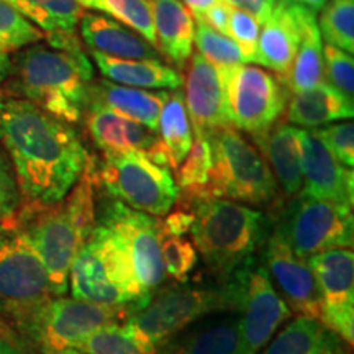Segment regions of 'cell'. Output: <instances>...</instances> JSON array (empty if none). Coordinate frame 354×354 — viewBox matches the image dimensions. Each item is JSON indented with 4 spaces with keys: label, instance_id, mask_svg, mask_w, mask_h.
Segmentation results:
<instances>
[{
    "label": "cell",
    "instance_id": "cell-1",
    "mask_svg": "<svg viewBox=\"0 0 354 354\" xmlns=\"http://www.w3.org/2000/svg\"><path fill=\"white\" fill-rule=\"evenodd\" d=\"M0 146L28 209L63 201L91 161L69 123L17 95H0Z\"/></svg>",
    "mask_w": 354,
    "mask_h": 354
},
{
    "label": "cell",
    "instance_id": "cell-2",
    "mask_svg": "<svg viewBox=\"0 0 354 354\" xmlns=\"http://www.w3.org/2000/svg\"><path fill=\"white\" fill-rule=\"evenodd\" d=\"M95 162L88 165L63 201L46 207H20L15 216L50 277L55 297L68 292L69 268L97 223Z\"/></svg>",
    "mask_w": 354,
    "mask_h": 354
},
{
    "label": "cell",
    "instance_id": "cell-3",
    "mask_svg": "<svg viewBox=\"0 0 354 354\" xmlns=\"http://www.w3.org/2000/svg\"><path fill=\"white\" fill-rule=\"evenodd\" d=\"M10 77L17 97L69 125L81 122L95 82L94 64L84 50H63L48 43L17 51Z\"/></svg>",
    "mask_w": 354,
    "mask_h": 354
},
{
    "label": "cell",
    "instance_id": "cell-4",
    "mask_svg": "<svg viewBox=\"0 0 354 354\" xmlns=\"http://www.w3.org/2000/svg\"><path fill=\"white\" fill-rule=\"evenodd\" d=\"M190 238L197 254L218 284L232 281L268 241L272 218L264 212L228 198H203L190 203Z\"/></svg>",
    "mask_w": 354,
    "mask_h": 354
},
{
    "label": "cell",
    "instance_id": "cell-5",
    "mask_svg": "<svg viewBox=\"0 0 354 354\" xmlns=\"http://www.w3.org/2000/svg\"><path fill=\"white\" fill-rule=\"evenodd\" d=\"M248 264L232 281L218 287H174L159 290L151 300L127 318L125 326L145 348L158 351L162 344L203 318L238 313L245 299Z\"/></svg>",
    "mask_w": 354,
    "mask_h": 354
},
{
    "label": "cell",
    "instance_id": "cell-6",
    "mask_svg": "<svg viewBox=\"0 0 354 354\" xmlns=\"http://www.w3.org/2000/svg\"><path fill=\"white\" fill-rule=\"evenodd\" d=\"M51 299L46 269L13 215L0 223V323L32 343L38 318Z\"/></svg>",
    "mask_w": 354,
    "mask_h": 354
},
{
    "label": "cell",
    "instance_id": "cell-7",
    "mask_svg": "<svg viewBox=\"0 0 354 354\" xmlns=\"http://www.w3.org/2000/svg\"><path fill=\"white\" fill-rule=\"evenodd\" d=\"M212 148L210 198H228L245 205H271L279 184L258 149L233 127L209 136Z\"/></svg>",
    "mask_w": 354,
    "mask_h": 354
},
{
    "label": "cell",
    "instance_id": "cell-8",
    "mask_svg": "<svg viewBox=\"0 0 354 354\" xmlns=\"http://www.w3.org/2000/svg\"><path fill=\"white\" fill-rule=\"evenodd\" d=\"M94 169L97 185L133 210L161 218L179 201V187L169 167L141 153H107Z\"/></svg>",
    "mask_w": 354,
    "mask_h": 354
},
{
    "label": "cell",
    "instance_id": "cell-9",
    "mask_svg": "<svg viewBox=\"0 0 354 354\" xmlns=\"http://www.w3.org/2000/svg\"><path fill=\"white\" fill-rule=\"evenodd\" d=\"M272 230L300 258L353 248V207L299 192L279 212Z\"/></svg>",
    "mask_w": 354,
    "mask_h": 354
},
{
    "label": "cell",
    "instance_id": "cell-10",
    "mask_svg": "<svg viewBox=\"0 0 354 354\" xmlns=\"http://www.w3.org/2000/svg\"><path fill=\"white\" fill-rule=\"evenodd\" d=\"M230 125L251 136L263 135L281 120L290 92L284 81L258 66L216 68Z\"/></svg>",
    "mask_w": 354,
    "mask_h": 354
},
{
    "label": "cell",
    "instance_id": "cell-11",
    "mask_svg": "<svg viewBox=\"0 0 354 354\" xmlns=\"http://www.w3.org/2000/svg\"><path fill=\"white\" fill-rule=\"evenodd\" d=\"M97 221L112 230L127 246L140 289L151 299L166 277L159 245L161 218L112 201L97 215Z\"/></svg>",
    "mask_w": 354,
    "mask_h": 354
},
{
    "label": "cell",
    "instance_id": "cell-12",
    "mask_svg": "<svg viewBox=\"0 0 354 354\" xmlns=\"http://www.w3.org/2000/svg\"><path fill=\"white\" fill-rule=\"evenodd\" d=\"M130 315L131 312L127 307L91 304L64 295L55 297L38 318L32 344L41 353L76 348L107 323L122 322Z\"/></svg>",
    "mask_w": 354,
    "mask_h": 354
},
{
    "label": "cell",
    "instance_id": "cell-13",
    "mask_svg": "<svg viewBox=\"0 0 354 354\" xmlns=\"http://www.w3.org/2000/svg\"><path fill=\"white\" fill-rule=\"evenodd\" d=\"M320 289V322L348 344L354 342V253L330 250L307 258Z\"/></svg>",
    "mask_w": 354,
    "mask_h": 354
},
{
    "label": "cell",
    "instance_id": "cell-14",
    "mask_svg": "<svg viewBox=\"0 0 354 354\" xmlns=\"http://www.w3.org/2000/svg\"><path fill=\"white\" fill-rule=\"evenodd\" d=\"M240 313V354H259L292 315L263 264L248 272Z\"/></svg>",
    "mask_w": 354,
    "mask_h": 354
},
{
    "label": "cell",
    "instance_id": "cell-15",
    "mask_svg": "<svg viewBox=\"0 0 354 354\" xmlns=\"http://www.w3.org/2000/svg\"><path fill=\"white\" fill-rule=\"evenodd\" d=\"M263 248V266L290 312L320 320V289L307 259L295 254L274 230Z\"/></svg>",
    "mask_w": 354,
    "mask_h": 354
},
{
    "label": "cell",
    "instance_id": "cell-16",
    "mask_svg": "<svg viewBox=\"0 0 354 354\" xmlns=\"http://www.w3.org/2000/svg\"><path fill=\"white\" fill-rule=\"evenodd\" d=\"M84 117L88 136L104 154L141 153L156 165L169 167L165 146L156 131L92 102L87 105Z\"/></svg>",
    "mask_w": 354,
    "mask_h": 354
},
{
    "label": "cell",
    "instance_id": "cell-17",
    "mask_svg": "<svg viewBox=\"0 0 354 354\" xmlns=\"http://www.w3.org/2000/svg\"><path fill=\"white\" fill-rule=\"evenodd\" d=\"M302 190L310 197L353 207L354 172L339 165L313 130L299 128Z\"/></svg>",
    "mask_w": 354,
    "mask_h": 354
},
{
    "label": "cell",
    "instance_id": "cell-18",
    "mask_svg": "<svg viewBox=\"0 0 354 354\" xmlns=\"http://www.w3.org/2000/svg\"><path fill=\"white\" fill-rule=\"evenodd\" d=\"M185 110H187L194 136L209 138L216 130L230 125L225 107L223 87L215 66L198 55L190 56L185 69Z\"/></svg>",
    "mask_w": 354,
    "mask_h": 354
},
{
    "label": "cell",
    "instance_id": "cell-19",
    "mask_svg": "<svg viewBox=\"0 0 354 354\" xmlns=\"http://www.w3.org/2000/svg\"><path fill=\"white\" fill-rule=\"evenodd\" d=\"M302 7L287 0H277L271 15L259 32L256 64L286 79L297 55L302 37Z\"/></svg>",
    "mask_w": 354,
    "mask_h": 354
},
{
    "label": "cell",
    "instance_id": "cell-20",
    "mask_svg": "<svg viewBox=\"0 0 354 354\" xmlns=\"http://www.w3.org/2000/svg\"><path fill=\"white\" fill-rule=\"evenodd\" d=\"M79 38L91 53H100L122 59H162L156 48L146 39L100 13L84 12L77 25Z\"/></svg>",
    "mask_w": 354,
    "mask_h": 354
},
{
    "label": "cell",
    "instance_id": "cell-21",
    "mask_svg": "<svg viewBox=\"0 0 354 354\" xmlns=\"http://www.w3.org/2000/svg\"><path fill=\"white\" fill-rule=\"evenodd\" d=\"M44 35L48 44L63 50H82L77 25L84 8L77 0H7Z\"/></svg>",
    "mask_w": 354,
    "mask_h": 354
},
{
    "label": "cell",
    "instance_id": "cell-22",
    "mask_svg": "<svg viewBox=\"0 0 354 354\" xmlns=\"http://www.w3.org/2000/svg\"><path fill=\"white\" fill-rule=\"evenodd\" d=\"M158 354H240V315L203 318L162 344Z\"/></svg>",
    "mask_w": 354,
    "mask_h": 354
},
{
    "label": "cell",
    "instance_id": "cell-23",
    "mask_svg": "<svg viewBox=\"0 0 354 354\" xmlns=\"http://www.w3.org/2000/svg\"><path fill=\"white\" fill-rule=\"evenodd\" d=\"M156 33L158 51L172 64L184 69L194 55L196 21L180 0H148Z\"/></svg>",
    "mask_w": 354,
    "mask_h": 354
},
{
    "label": "cell",
    "instance_id": "cell-24",
    "mask_svg": "<svg viewBox=\"0 0 354 354\" xmlns=\"http://www.w3.org/2000/svg\"><path fill=\"white\" fill-rule=\"evenodd\" d=\"M259 153L276 177L279 187L289 196H297L302 190V166H300L299 128L290 123L277 122L263 135L251 136Z\"/></svg>",
    "mask_w": 354,
    "mask_h": 354
},
{
    "label": "cell",
    "instance_id": "cell-25",
    "mask_svg": "<svg viewBox=\"0 0 354 354\" xmlns=\"http://www.w3.org/2000/svg\"><path fill=\"white\" fill-rule=\"evenodd\" d=\"M287 122L294 127L315 130L335 122L353 120V100L322 82L310 91L290 94L287 102Z\"/></svg>",
    "mask_w": 354,
    "mask_h": 354
},
{
    "label": "cell",
    "instance_id": "cell-26",
    "mask_svg": "<svg viewBox=\"0 0 354 354\" xmlns=\"http://www.w3.org/2000/svg\"><path fill=\"white\" fill-rule=\"evenodd\" d=\"M259 354H351V344L317 318L297 317Z\"/></svg>",
    "mask_w": 354,
    "mask_h": 354
},
{
    "label": "cell",
    "instance_id": "cell-27",
    "mask_svg": "<svg viewBox=\"0 0 354 354\" xmlns=\"http://www.w3.org/2000/svg\"><path fill=\"white\" fill-rule=\"evenodd\" d=\"M94 64L107 81L136 88L177 91L184 79L162 59H122L100 53H91Z\"/></svg>",
    "mask_w": 354,
    "mask_h": 354
},
{
    "label": "cell",
    "instance_id": "cell-28",
    "mask_svg": "<svg viewBox=\"0 0 354 354\" xmlns=\"http://www.w3.org/2000/svg\"><path fill=\"white\" fill-rule=\"evenodd\" d=\"M167 94L169 92H148L136 87L120 86V84L104 79L100 82H94L91 88L88 104L92 102V104L107 107L158 133L159 113H161Z\"/></svg>",
    "mask_w": 354,
    "mask_h": 354
},
{
    "label": "cell",
    "instance_id": "cell-29",
    "mask_svg": "<svg viewBox=\"0 0 354 354\" xmlns=\"http://www.w3.org/2000/svg\"><path fill=\"white\" fill-rule=\"evenodd\" d=\"M68 290L71 292V297L84 300V302L128 308L123 295L110 282L100 256L91 241L82 246L71 264Z\"/></svg>",
    "mask_w": 354,
    "mask_h": 354
},
{
    "label": "cell",
    "instance_id": "cell-30",
    "mask_svg": "<svg viewBox=\"0 0 354 354\" xmlns=\"http://www.w3.org/2000/svg\"><path fill=\"white\" fill-rule=\"evenodd\" d=\"M290 94L310 91L323 82V41L317 13L302 7V37L290 73L282 79Z\"/></svg>",
    "mask_w": 354,
    "mask_h": 354
},
{
    "label": "cell",
    "instance_id": "cell-31",
    "mask_svg": "<svg viewBox=\"0 0 354 354\" xmlns=\"http://www.w3.org/2000/svg\"><path fill=\"white\" fill-rule=\"evenodd\" d=\"M158 135L169 162V169L176 171L187 156L194 143V131L185 110L184 92L171 91L162 104L158 120Z\"/></svg>",
    "mask_w": 354,
    "mask_h": 354
},
{
    "label": "cell",
    "instance_id": "cell-32",
    "mask_svg": "<svg viewBox=\"0 0 354 354\" xmlns=\"http://www.w3.org/2000/svg\"><path fill=\"white\" fill-rule=\"evenodd\" d=\"M212 148L209 138L194 136L192 148L176 172V184L179 187V201L177 203L190 205V203L210 198L209 185L212 174Z\"/></svg>",
    "mask_w": 354,
    "mask_h": 354
},
{
    "label": "cell",
    "instance_id": "cell-33",
    "mask_svg": "<svg viewBox=\"0 0 354 354\" xmlns=\"http://www.w3.org/2000/svg\"><path fill=\"white\" fill-rule=\"evenodd\" d=\"M77 2L82 8L102 12L109 15V19L120 21L122 25L141 35L146 41L158 50L151 7H149L148 0H77Z\"/></svg>",
    "mask_w": 354,
    "mask_h": 354
},
{
    "label": "cell",
    "instance_id": "cell-34",
    "mask_svg": "<svg viewBox=\"0 0 354 354\" xmlns=\"http://www.w3.org/2000/svg\"><path fill=\"white\" fill-rule=\"evenodd\" d=\"M318 21L322 39L330 46L354 53V0H326Z\"/></svg>",
    "mask_w": 354,
    "mask_h": 354
},
{
    "label": "cell",
    "instance_id": "cell-35",
    "mask_svg": "<svg viewBox=\"0 0 354 354\" xmlns=\"http://www.w3.org/2000/svg\"><path fill=\"white\" fill-rule=\"evenodd\" d=\"M74 349L86 354H158V351L145 348L133 336L125 323L112 322L87 336Z\"/></svg>",
    "mask_w": 354,
    "mask_h": 354
},
{
    "label": "cell",
    "instance_id": "cell-36",
    "mask_svg": "<svg viewBox=\"0 0 354 354\" xmlns=\"http://www.w3.org/2000/svg\"><path fill=\"white\" fill-rule=\"evenodd\" d=\"M198 55L215 68H232L245 64L238 44L227 35H221L210 28L205 21L196 19V35H194Z\"/></svg>",
    "mask_w": 354,
    "mask_h": 354
},
{
    "label": "cell",
    "instance_id": "cell-37",
    "mask_svg": "<svg viewBox=\"0 0 354 354\" xmlns=\"http://www.w3.org/2000/svg\"><path fill=\"white\" fill-rule=\"evenodd\" d=\"M159 245H161V256L165 271L171 279L177 282H185L190 272L196 269L198 254L196 246L185 234H171L162 228L159 232Z\"/></svg>",
    "mask_w": 354,
    "mask_h": 354
},
{
    "label": "cell",
    "instance_id": "cell-38",
    "mask_svg": "<svg viewBox=\"0 0 354 354\" xmlns=\"http://www.w3.org/2000/svg\"><path fill=\"white\" fill-rule=\"evenodd\" d=\"M44 41V35L17 12L7 0H0V50L20 51Z\"/></svg>",
    "mask_w": 354,
    "mask_h": 354
},
{
    "label": "cell",
    "instance_id": "cell-39",
    "mask_svg": "<svg viewBox=\"0 0 354 354\" xmlns=\"http://www.w3.org/2000/svg\"><path fill=\"white\" fill-rule=\"evenodd\" d=\"M323 76L326 84L342 92L348 99L354 97V59L353 55L339 48L325 44L323 46Z\"/></svg>",
    "mask_w": 354,
    "mask_h": 354
},
{
    "label": "cell",
    "instance_id": "cell-40",
    "mask_svg": "<svg viewBox=\"0 0 354 354\" xmlns=\"http://www.w3.org/2000/svg\"><path fill=\"white\" fill-rule=\"evenodd\" d=\"M315 135L325 145L339 165L353 169L354 166V125L351 120L335 122L315 128Z\"/></svg>",
    "mask_w": 354,
    "mask_h": 354
},
{
    "label": "cell",
    "instance_id": "cell-41",
    "mask_svg": "<svg viewBox=\"0 0 354 354\" xmlns=\"http://www.w3.org/2000/svg\"><path fill=\"white\" fill-rule=\"evenodd\" d=\"M259 32L261 24L253 15L232 7L228 20V37L238 44L243 59H245V64L256 63Z\"/></svg>",
    "mask_w": 354,
    "mask_h": 354
},
{
    "label": "cell",
    "instance_id": "cell-42",
    "mask_svg": "<svg viewBox=\"0 0 354 354\" xmlns=\"http://www.w3.org/2000/svg\"><path fill=\"white\" fill-rule=\"evenodd\" d=\"M20 207L21 196L15 172H13L10 159L0 146V223L10 220L20 210Z\"/></svg>",
    "mask_w": 354,
    "mask_h": 354
},
{
    "label": "cell",
    "instance_id": "cell-43",
    "mask_svg": "<svg viewBox=\"0 0 354 354\" xmlns=\"http://www.w3.org/2000/svg\"><path fill=\"white\" fill-rule=\"evenodd\" d=\"M230 12H232V7L228 6L225 0H218L214 7H210L209 10L202 15V21H205L210 28H214L215 32L221 35H227L228 37V20H230Z\"/></svg>",
    "mask_w": 354,
    "mask_h": 354
},
{
    "label": "cell",
    "instance_id": "cell-44",
    "mask_svg": "<svg viewBox=\"0 0 354 354\" xmlns=\"http://www.w3.org/2000/svg\"><path fill=\"white\" fill-rule=\"evenodd\" d=\"M230 7L238 8V10L248 12L250 15H253L261 25L271 15L272 7L271 3H268L266 0H225Z\"/></svg>",
    "mask_w": 354,
    "mask_h": 354
},
{
    "label": "cell",
    "instance_id": "cell-45",
    "mask_svg": "<svg viewBox=\"0 0 354 354\" xmlns=\"http://www.w3.org/2000/svg\"><path fill=\"white\" fill-rule=\"evenodd\" d=\"M180 2L189 8V12H192L194 19H202L203 13L214 7L218 0H180Z\"/></svg>",
    "mask_w": 354,
    "mask_h": 354
},
{
    "label": "cell",
    "instance_id": "cell-46",
    "mask_svg": "<svg viewBox=\"0 0 354 354\" xmlns=\"http://www.w3.org/2000/svg\"><path fill=\"white\" fill-rule=\"evenodd\" d=\"M0 354H28L17 342L0 335Z\"/></svg>",
    "mask_w": 354,
    "mask_h": 354
},
{
    "label": "cell",
    "instance_id": "cell-47",
    "mask_svg": "<svg viewBox=\"0 0 354 354\" xmlns=\"http://www.w3.org/2000/svg\"><path fill=\"white\" fill-rule=\"evenodd\" d=\"M12 73V57L8 56V53L0 50V84H3L10 77Z\"/></svg>",
    "mask_w": 354,
    "mask_h": 354
},
{
    "label": "cell",
    "instance_id": "cell-48",
    "mask_svg": "<svg viewBox=\"0 0 354 354\" xmlns=\"http://www.w3.org/2000/svg\"><path fill=\"white\" fill-rule=\"evenodd\" d=\"M287 2L299 3V6L307 7V8H310V10H313V12L317 13V12L322 10L323 6H325V3H326V0H287Z\"/></svg>",
    "mask_w": 354,
    "mask_h": 354
},
{
    "label": "cell",
    "instance_id": "cell-49",
    "mask_svg": "<svg viewBox=\"0 0 354 354\" xmlns=\"http://www.w3.org/2000/svg\"><path fill=\"white\" fill-rule=\"evenodd\" d=\"M41 354H86V353L79 351V349H74V348H68V349H61V351H46Z\"/></svg>",
    "mask_w": 354,
    "mask_h": 354
},
{
    "label": "cell",
    "instance_id": "cell-50",
    "mask_svg": "<svg viewBox=\"0 0 354 354\" xmlns=\"http://www.w3.org/2000/svg\"><path fill=\"white\" fill-rule=\"evenodd\" d=\"M266 2H268V3H271V6H276V2H277V0H266Z\"/></svg>",
    "mask_w": 354,
    "mask_h": 354
}]
</instances>
